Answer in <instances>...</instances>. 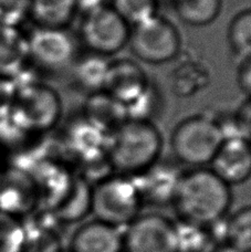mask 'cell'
I'll list each match as a JSON object with an SVG mask.
<instances>
[{
    "label": "cell",
    "instance_id": "cell-1",
    "mask_svg": "<svg viewBox=\"0 0 251 252\" xmlns=\"http://www.w3.org/2000/svg\"><path fill=\"white\" fill-rule=\"evenodd\" d=\"M231 187L212 169L191 168L182 173L172 206L178 219L207 227L229 215Z\"/></svg>",
    "mask_w": 251,
    "mask_h": 252
},
{
    "label": "cell",
    "instance_id": "cell-2",
    "mask_svg": "<svg viewBox=\"0 0 251 252\" xmlns=\"http://www.w3.org/2000/svg\"><path fill=\"white\" fill-rule=\"evenodd\" d=\"M163 138L152 122L127 120L110 134L106 155L113 174L135 178L158 163Z\"/></svg>",
    "mask_w": 251,
    "mask_h": 252
},
{
    "label": "cell",
    "instance_id": "cell-3",
    "mask_svg": "<svg viewBox=\"0 0 251 252\" xmlns=\"http://www.w3.org/2000/svg\"><path fill=\"white\" fill-rule=\"evenodd\" d=\"M144 206L134 178L111 174L91 187V213L95 220L124 230Z\"/></svg>",
    "mask_w": 251,
    "mask_h": 252
},
{
    "label": "cell",
    "instance_id": "cell-4",
    "mask_svg": "<svg viewBox=\"0 0 251 252\" xmlns=\"http://www.w3.org/2000/svg\"><path fill=\"white\" fill-rule=\"evenodd\" d=\"M223 138L217 120L195 115L177 124L170 137V146L179 163L201 168L212 163Z\"/></svg>",
    "mask_w": 251,
    "mask_h": 252
},
{
    "label": "cell",
    "instance_id": "cell-5",
    "mask_svg": "<svg viewBox=\"0 0 251 252\" xmlns=\"http://www.w3.org/2000/svg\"><path fill=\"white\" fill-rule=\"evenodd\" d=\"M127 46L138 60L147 64L160 65L178 56L182 40L172 22L156 15L132 27Z\"/></svg>",
    "mask_w": 251,
    "mask_h": 252
},
{
    "label": "cell",
    "instance_id": "cell-6",
    "mask_svg": "<svg viewBox=\"0 0 251 252\" xmlns=\"http://www.w3.org/2000/svg\"><path fill=\"white\" fill-rule=\"evenodd\" d=\"M59 112V98L51 89L32 81L17 82L16 96L9 115L27 132L39 134L53 127Z\"/></svg>",
    "mask_w": 251,
    "mask_h": 252
},
{
    "label": "cell",
    "instance_id": "cell-7",
    "mask_svg": "<svg viewBox=\"0 0 251 252\" xmlns=\"http://www.w3.org/2000/svg\"><path fill=\"white\" fill-rule=\"evenodd\" d=\"M131 27L110 4L83 16L80 28L84 46L94 55L110 58L128 44Z\"/></svg>",
    "mask_w": 251,
    "mask_h": 252
},
{
    "label": "cell",
    "instance_id": "cell-8",
    "mask_svg": "<svg viewBox=\"0 0 251 252\" xmlns=\"http://www.w3.org/2000/svg\"><path fill=\"white\" fill-rule=\"evenodd\" d=\"M124 252H177L175 223L160 214L140 215L123 230Z\"/></svg>",
    "mask_w": 251,
    "mask_h": 252
},
{
    "label": "cell",
    "instance_id": "cell-9",
    "mask_svg": "<svg viewBox=\"0 0 251 252\" xmlns=\"http://www.w3.org/2000/svg\"><path fill=\"white\" fill-rule=\"evenodd\" d=\"M29 62L49 71H58L75 61V43L66 29L34 27L27 35Z\"/></svg>",
    "mask_w": 251,
    "mask_h": 252
},
{
    "label": "cell",
    "instance_id": "cell-10",
    "mask_svg": "<svg viewBox=\"0 0 251 252\" xmlns=\"http://www.w3.org/2000/svg\"><path fill=\"white\" fill-rule=\"evenodd\" d=\"M209 168L230 187L249 181L251 178V143L244 136L223 138Z\"/></svg>",
    "mask_w": 251,
    "mask_h": 252
},
{
    "label": "cell",
    "instance_id": "cell-11",
    "mask_svg": "<svg viewBox=\"0 0 251 252\" xmlns=\"http://www.w3.org/2000/svg\"><path fill=\"white\" fill-rule=\"evenodd\" d=\"M149 84L141 65L132 60L120 59L110 62L103 92L125 106L136 100Z\"/></svg>",
    "mask_w": 251,
    "mask_h": 252
},
{
    "label": "cell",
    "instance_id": "cell-12",
    "mask_svg": "<svg viewBox=\"0 0 251 252\" xmlns=\"http://www.w3.org/2000/svg\"><path fill=\"white\" fill-rule=\"evenodd\" d=\"M32 177L17 168L3 169L0 173V210L19 217L37 199Z\"/></svg>",
    "mask_w": 251,
    "mask_h": 252
},
{
    "label": "cell",
    "instance_id": "cell-13",
    "mask_svg": "<svg viewBox=\"0 0 251 252\" xmlns=\"http://www.w3.org/2000/svg\"><path fill=\"white\" fill-rule=\"evenodd\" d=\"M72 252H124L123 230L92 220L82 224L71 239Z\"/></svg>",
    "mask_w": 251,
    "mask_h": 252
},
{
    "label": "cell",
    "instance_id": "cell-14",
    "mask_svg": "<svg viewBox=\"0 0 251 252\" xmlns=\"http://www.w3.org/2000/svg\"><path fill=\"white\" fill-rule=\"evenodd\" d=\"M29 62L27 35L16 27L0 25V76L16 80Z\"/></svg>",
    "mask_w": 251,
    "mask_h": 252
},
{
    "label": "cell",
    "instance_id": "cell-15",
    "mask_svg": "<svg viewBox=\"0 0 251 252\" xmlns=\"http://www.w3.org/2000/svg\"><path fill=\"white\" fill-rule=\"evenodd\" d=\"M182 173L155 164L144 174L134 178L143 204L153 206L172 205Z\"/></svg>",
    "mask_w": 251,
    "mask_h": 252
},
{
    "label": "cell",
    "instance_id": "cell-16",
    "mask_svg": "<svg viewBox=\"0 0 251 252\" xmlns=\"http://www.w3.org/2000/svg\"><path fill=\"white\" fill-rule=\"evenodd\" d=\"M84 119L110 135L127 121V116L122 103L107 95L105 92H98L89 95Z\"/></svg>",
    "mask_w": 251,
    "mask_h": 252
},
{
    "label": "cell",
    "instance_id": "cell-17",
    "mask_svg": "<svg viewBox=\"0 0 251 252\" xmlns=\"http://www.w3.org/2000/svg\"><path fill=\"white\" fill-rule=\"evenodd\" d=\"M78 13L75 0H31L29 19L39 28L68 29Z\"/></svg>",
    "mask_w": 251,
    "mask_h": 252
},
{
    "label": "cell",
    "instance_id": "cell-18",
    "mask_svg": "<svg viewBox=\"0 0 251 252\" xmlns=\"http://www.w3.org/2000/svg\"><path fill=\"white\" fill-rule=\"evenodd\" d=\"M110 62L109 58L91 52L89 56L75 60L72 73L74 83L80 90L88 92L89 95L103 92Z\"/></svg>",
    "mask_w": 251,
    "mask_h": 252
},
{
    "label": "cell",
    "instance_id": "cell-19",
    "mask_svg": "<svg viewBox=\"0 0 251 252\" xmlns=\"http://www.w3.org/2000/svg\"><path fill=\"white\" fill-rule=\"evenodd\" d=\"M221 0H173L177 17L186 25L204 27L217 19Z\"/></svg>",
    "mask_w": 251,
    "mask_h": 252
},
{
    "label": "cell",
    "instance_id": "cell-20",
    "mask_svg": "<svg viewBox=\"0 0 251 252\" xmlns=\"http://www.w3.org/2000/svg\"><path fill=\"white\" fill-rule=\"evenodd\" d=\"M175 223L177 252H214L216 245L209 236L207 227L178 219Z\"/></svg>",
    "mask_w": 251,
    "mask_h": 252
},
{
    "label": "cell",
    "instance_id": "cell-21",
    "mask_svg": "<svg viewBox=\"0 0 251 252\" xmlns=\"http://www.w3.org/2000/svg\"><path fill=\"white\" fill-rule=\"evenodd\" d=\"M88 213H91V186L87 181L80 179L70 187L68 197L57 207V216L62 221L74 222L81 220Z\"/></svg>",
    "mask_w": 251,
    "mask_h": 252
},
{
    "label": "cell",
    "instance_id": "cell-22",
    "mask_svg": "<svg viewBox=\"0 0 251 252\" xmlns=\"http://www.w3.org/2000/svg\"><path fill=\"white\" fill-rule=\"evenodd\" d=\"M227 38L231 50L241 60L251 57V9H245L232 18Z\"/></svg>",
    "mask_w": 251,
    "mask_h": 252
},
{
    "label": "cell",
    "instance_id": "cell-23",
    "mask_svg": "<svg viewBox=\"0 0 251 252\" xmlns=\"http://www.w3.org/2000/svg\"><path fill=\"white\" fill-rule=\"evenodd\" d=\"M27 230L19 217L0 210V252H26Z\"/></svg>",
    "mask_w": 251,
    "mask_h": 252
},
{
    "label": "cell",
    "instance_id": "cell-24",
    "mask_svg": "<svg viewBox=\"0 0 251 252\" xmlns=\"http://www.w3.org/2000/svg\"><path fill=\"white\" fill-rule=\"evenodd\" d=\"M109 4L131 28L158 15V0H110Z\"/></svg>",
    "mask_w": 251,
    "mask_h": 252
},
{
    "label": "cell",
    "instance_id": "cell-25",
    "mask_svg": "<svg viewBox=\"0 0 251 252\" xmlns=\"http://www.w3.org/2000/svg\"><path fill=\"white\" fill-rule=\"evenodd\" d=\"M228 244L243 252H251V206L229 215Z\"/></svg>",
    "mask_w": 251,
    "mask_h": 252
},
{
    "label": "cell",
    "instance_id": "cell-26",
    "mask_svg": "<svg viewBox=\"0 0 251 252\" xmlns=\"http://www.w3.org/2000/svg\"><path fill=\"white\" fill-rule=\"evenodd\" d=\"M159 103V93L154 85L150 83L145 91L136 100L125 105L127 120L151 122V119L157 113Z\"/></svg>",
    "mask_w": 251,
    "mask_h": 252
},
{
    "label": "cell",
    "instance_id": "cell-27",
    "mask_svg": "<svg viewBox=\"0 0 251 252\" xmlns=\"http://www.w3.org/2000/svg\"><path fill=\"white\" fill-rule=\"evenodd\" d=\"M31 0H0V25L19 28L29 19Z\"/></svg>",
    "mask_w": 251,
    "mask_h": 252
},
{
    "label": "cell",
    "instance_id": "cell-28",
    "mask_svg": "<svg viewBox=\"0 0 251 252\" xmlns=\"http://www.w3.org/2000/svg\"><path fill=\"white\" fill-rule=\"evenodd\" d=\"M17 92V82L13 79L0 76V119L9 115Z\"/></svg>",
    "mask_w": 251,
    "mask_h": 252
},
{
    "label": "cell",
    "instance_id": "cell-29",
    "mask_svg": "<svg viewBox=\"0 0 251 252\" xmlns=\"http://www.w3.org/2000/svg\"><path fill=\"white\" fill-rule=\"evenodd\" d=\"M234 118L240 134L251 143V98L241 104Z\"/></svg>",
    "mask_w": 251,
    "mask_h": 252
},
{
    "label": "cell",
    "instance_id": "cell-30",
    "mask_svg": "<svg viewBox=\"0 0 251 252\" xmlns=\"http://www.w3.org/2000/svg\"><path fill=\"white\" fill-rule=\"evenodd\" d=\"M237 79L241 91L251 98V57L241 60Z\"/></svg>",
    "mask_w": 251,
    "mask_h": 252
},
{
    "label": "cell",
    "instance_id": "cell-31",
    "mask_svg": "<svg viewBox=\"0 0 251 252\" xmlns=\"http://www.w3.org/2000/svg\"><path fill=\"white\" fill-rule=\"evenodd\" d=\"M110 3V0H75L78 12H81L84 15L97 10Z\"/></svg>",
    "mask_w": 251,
    "mask_h": 252
},
{
    "label": "cell",
    "instance_id": "cell-32",
    "mask_svg": "<svg viewBox=\"0 0 251 252\" xmlns=\"http://www.w3.org/2000/svg\"><path fill=\"white\" fill-rule=\"evenodd\" d=\"M214 252H243V251H240L239 249L235 248L234 246L228 244V245H223V246L218 247V248H216V250H215Z\"/></svg>",
    "mask_w": 251,
    "mask_h": 252
},
{
    "label": "cell",
    "instance_id": "cell-33",
    "mask_svg": "<svg viewBox=\"0 0 251 252\" xmlns=\"http://www.w3.org/2000/svg\"><path fill=\"white\" fill-rule=\"evenodd\" d=\"M3 170V154L0 152V173Z\"/></svg>",
    "mask_w": 251,
    "mask_h": 252
},
{
    "label": "cell",
    "instance_id": "cell-34",
    "mask_svg": "<svg viewBox=\"0 0 251 252\" xmlns=\"http://www.w3.org/2000/svg\"><path fill=\"white\" fill-rule=\"evenodd\" d=\"M60 252H72L71 250H61Z\"/></svg>",
    "mask_w": 251,
    "mask_h": 252
}]
</instances>
